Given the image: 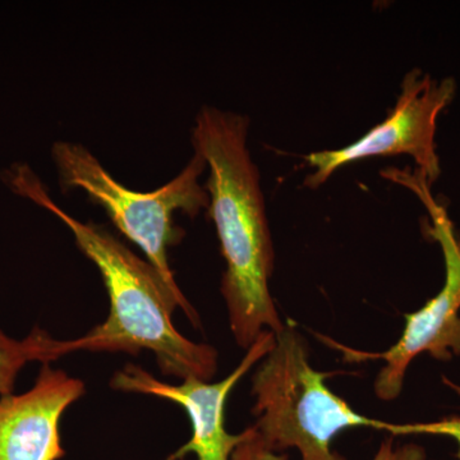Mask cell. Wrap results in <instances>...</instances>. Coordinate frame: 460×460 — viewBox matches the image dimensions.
<instances>
[{
  "label": "cell",
  "instance_id": "6da1fadb",
  "mask_svg": "<svg viewBox=\"0 0 460 460\" xmlns=\"http://www.w3.org/2000/svg\"><path fill=\"white\" fill-rule=\"evenodd\" d=\"M0 178L12 192L56 215L71 230L75 244L98 268L107 288L111 304L108 319L84 337L57 341L58 358L77 350L132 356L150 350L165 376L202 381L214 377L217 349L183 337L172 323V314L178 307L192 325H199V314L181 289H172L150 262L135 255L107 229L66 214L26 163H14Z\"/></svg>",
  "mask_w": 460,
  "mask_h": 460
},
{
  "label": "cell",
  "instance_id": "7a4b0ae2",
  "mask_svg": "<svg viewBox=\"0 0 460 460\" xmlns=\"http://www.w3.org/2000/svg\"><path fill=\"white\" fill-rule=\"evenodd\" d=\"M248 127L244 115L206 105L192 128L193 148L208 169L205 190L226 261L222 293L230 329L246 350L265 330L277 335L286 326L269 289L274 247Z\"/></svg>",
  "mask_w": 460,
  "mask_h": 460
},
{
  "label": "cell",
  "instance_id": "3957f363",
  "mask_svg": "<svg viewBox=\"0 0 460 460\" xmlns=\"http://www.w3.org/2000/svg\"><path fill=\"white\" fill-rule=\"evenodd\" d=\"M330 374L314 370L304 337L287 323L252 376V426L266 449L296 447L302 460H347L332 452V441L344 429L368 428L408 434V425L367 419L334 394Z\"/></svg>",
  "mask_w": 460,
  "mask_h": 460
},
{
  "label": "cell",
  "instance_id": "277c9868",
  "mask_svg": "<svg viewBox=\"0 0 460 460\" xmlns=\"http://www.w3.org/2000/svg\"><path fill=\"white\" fill-rule=\"evenodd\" d=\"M63 190H83L91 201L102 206L111 222L129 241L144 251L147 261L172 289H180L168 262V248L183 238L172 215L181 211L190 217L208 208L210 198L199 178L206 168L199 154H193L180 174L153 192H136L109 174L84 145L57 141L51 147Z\"/></svg>",
  "mask_w": 460,
  "mask_h": 460
},
{
  "label": "cell",
  "instance_id": "5b68a950",
  "mask_svg": "<svg viewBox=\"0 0 460 460\" xmlns=\"http://www.w3.org/2000/svg\"><path fill=\"white\" fill-rule=\"evenodd\" d=\"M383 174L416 193L428 208L429 222L426 224V234L438 242L443 250V289L419 311L405 314V328L401 339L385 352H362L332 338L321 334L317 337L329 347L341 350L345 362L385 361L375 380V393L381 401H394L401 395L405 372L420 354L428 353L441 362H449L453 357L460 356V239L444 206L432 198L431 184L419 171L389 169Z\"/></svg>",
  "mask_w": 460,
  "mask_h": 460
},
{
  "label": "cell",
  "instance_id": "8992f818",
  "mask_svg": "<svg viewBox=\"0 0 460 460\" xmlns=\"http://www.w3.org/2000/svg\"><path fill=\"white\" fill-rule=\"evenodd\" d=\"M456 91L453 78L435 80L419 68L411 69L402 80L394 108L383 122L348 146L305 156V163L314 169L305 178V186L319 189L341 166L387 155L411 156L417 171L429 184L434 183L441 172L436 154V122L441 111L453 102Z\"/></svg>",
  "mask_w": 460,
  "mask_h": 460
},
{
  "label": "cell",
  "instance_id": "52a82bcc",
  "mask_svg": "<svg viewBox=\"0 0 460 460\" xmlns=\"http://www.w3.org/2000/svg\"><path fill=\"white\" fill-rule=\"evenodd\" d=\"M275 344L274 332L265 330L247 349L246 356L228 377L210 384L196 377L184 378L180 385L157 380L138 366L128 365L115 372L111 389L157 396L180 404L189 414L192 436L186 445L165 460H181L193 453L199 460H230L239 445L248 440L255 429L232 435L226 429V407L230 392L256 363L262 361Z\"/></svg>",
  "mask_w": 460,
  "mask_h": 460
},
{
  "label": "cell",
  "instance_id": "ba28073f",
  "mask_svg": "<svg viewBox=\"0 0 460 460\" xmlns=\"http://www.w3.org/2000/svg\"><path fill=\"white\" fill-rule=\"evenodd\" d=\"M84 394L80 378L41 365L31 389L0 398V460H60L65 411Z\"/></svg>",
  "mask_w": 460,
  "mask_h": 460
},
{
  "label": "cell",
  "instance_id": "9c48e42d",
  "mask_svg": "<svg viewBox=\"0 0 460 460\" xmlns=\"http://www.w3.org/2000/svg\"><path fill=\"white\" fill-rule=\"evenodd\" d=\"M56 343L57 339L38 326L21 341L0 329V398L13 394L18 375L27 363L57 361Z\"/></svg>",
  "mask_w": 460,
  "mask_h": 460
},
{
  "label": "cell",
  "instance_id": "30bf717a",
  "mask_svg": "<svg viewBox=\"0 0 460 460\" xmlns=\"http://www.w3.org/2000/svg\"><path fill=\"white\" fill-rule=\"evenodd\" d=\"M230 460H288V458L283 454L279 456V454L266 449L255 429L253 435L234 450Z\"/></svg>",
  "mask_w": 460,
  "mask_h": 460
},
{
  "label": "cell",
  "instance_id": "8fae6325",
  "mask_svg": "<svg viewBox=\"0 0 460 460\" xmlns=\"http://www.w3.org/2000/svg\"><path fill=\"white\" fill-rule=\"evenodd\" d=\"M374 460H426V450L417 444H405L394 449L393 438H387Z\"/></svg>",
  "mask_w": 460,
  "mask_h": 460
}]
</instances>
